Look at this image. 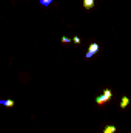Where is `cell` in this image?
<instances>
[{
    "mask_svg": "<svg viewBox=\"0 0 131 133\" xmlns=\"http://www.w3.org/2000/svg\"><path fill=\"white\" fill-rule=\"evenodd\" d=\"M111 98H113V91H111L110 88H105V90H103V93H102L100 96L96 98V104H97V105H103L105 102L111 101Z\"/></svg>",
    "mask_w": 131,
    "mask_h": 133,
    "instance_id": "cell-1",
    "label": "cell"
},
{
    "mask_svg": "<svg viewBox=\"0 0 131 133\" xmlns=\"http://www.w3.org/2000/svg\"><path fill=\"white\" fill-rule=\"evenodd\" d=\"M99 50H100V45H99V43H91V45H90V48H88V51H86V54H85V56H86V59L93 57Z\"/></svg>",
    "mask_w": 131,
    "mask_h": 133,
    "instance_id": "cell-2",
    "label": "cell"
},
{
    "mask_svg": "<svg viewBox=\"0 0 131 133\" xmlns=\"http://www.w3.org/2000/svg\"><path fill=\"white\" fill-rule=\"evenodd\" d=\"M128 104H130V99L127 98V96H123L122 99H120V108L123 110V108H127L128 107Z\"/></svg>",
    "mask_w": 131,
    "mask_h": 133,
    "instance_id": "cell-3",
    "label": "cell"
},
{
    "mask_svg": "<svg viewBox=\"0 0 131 133\" xmlns=\"http://www.w3.org/2000/svg\"><path fill=\"white\" fill-rule=\"evenodd\" d=\"M94 6V0H83V8L85 9H91Z\"/></svg>",
    "mask_w": 131,
    "mask_h": 133,
    "instance_id": "cell-4",
    "label": "cell"
},
{
    "mask_svg": "<svg viewBox=\"0 0 131 133\" xmlns=\"http://www.w3.org/2000/svg\"><path fill=\"white\" fill-rule=\"evenodd\" d=\"M0 104L5 105V107H14V101L12 99H3V101H0Z\"/></svg>",
    "mask_w": 131,
    "mask_h": 133,
    "instance_id": "cell-5",
    "label": "cell"
},
{
    "mask_svg": "<svg viewBox=\"0 0 131 133\" xmlns=\"http://www.w3.org/2000/svg\"><path fill=\"white\" fill-rule=\"evenodd\" d=\"M103 133H116V127H114V125H106L105 130H103Z\"/></svg>",
    "mask_w": 131,
    "mask_h": 133,
    "instance_id": "cell-6",
    "label": "cell"
},
{
    "mask_svg": "<svg viewBox=\"0 0 131 133\" xmlns=\"http://www.w3.org/2000/svg\"><path fill=\"white\" fill-rule=\"evenodd\" d=\"M40 2V5H43V6H49L51 3H53V0H39Z\"/></svg>",
    "mask_w": 131,
    "mask_h": 133,
    "instance_id": "cell-7",
    "label": "cell"
},
{
    "mask_svg": "<svg viewBox=\"0 0 131 133\" xmlns=\"http://www.w3.org/2000/svg\"><path fill=\"white\" fill-rule=\"evenodd\" d=\"M71 42H74V43H80V37H77V36H76V37H72V40H71Z\"/></svg>",
    "mask_w": 131,
    "mask_h": 133,
    "instance_id": "cell-8",
    "label": "cell"
},
{
    "mask_svg": "<svg viewBox=\"0 0 131 133\" xmlns=\"http://www.w3.org/2000/svg\"><path fill=\"white\" fill-rule=\"evenodd\" d=\"M68 42H71V40H69L68 37H65V36H63V37H62V43H68Z\"/></svg>",
    "mask_w": 131,
    "mask_h": 133,
    "instance_id": "cell-9",
    "label": "cell"
}]
</instances>
